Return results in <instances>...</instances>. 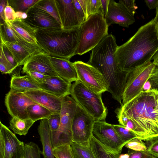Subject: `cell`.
I'll use <instances>...</instances> for the list:
<instances>
[{"instance_id": "cell-1", "label": "cell", "mask_w": 158, "mask_h": 158, "mask_svg": "<svg viewBox=\"0 0 158 158\" xmlns=\"http://www.w3.org/2000/svg\"><path fill=\"white\" fill-rule=\"evenodd\" d=\"M154 18L141 27L126 43L118 46L115 57L118 67L130 72L151 61L158 51V35Z\"/></svg>"}, {"instance_id": "cell-2", "label": "cell", "mask_w": 158, "mask_h": 158, "mask_svg": "<svg viewBox=\"0 0 158 158\" xmlns=\"http://www.w3.org/2000/svg\"><path fill=\"white\" fill-rule=\"evenodd\" d=\"M118 47L114 36L108 35L92 50L87 63L101 73L108 85V92L121 103L130 72L122 71L118 66L115 57Z\"/></svg>"}, {"instance_id": "cell-3", "label": "cell", "mask_w": 158, "mask_h": 158, "mask_svg": "<svg viewBox=\"0 0 158 158\" xmlns=\"http://www.w3.org/2000/svg\"><path fill=\"white\" fill-rule=\"evenodd\" d=\"M121 107L150 139L158 136V90L143 91Z\"/></svg>"}, {"instance_id": "cell-4", "label": "cell", "mask_w": 158, "mask_h": 158, "mask_svg": "<svg viewBox=\"0 0 158 158\" xmlns=\"http://www.w3.org/2000/svg\"><path fill=\"white\" fill-rule=\"evenodd\" d=\"M81 35L80 27L67 31L45 32L38 30V44L50 56L69 60L76 55Z\"/></svg>"}, {"instance_id": "cell-5", "label": "cell", "mask_w": 158, "mask_h": 158, "mask_svg": "<svg viewBox=\"0 0 158 158\" xmlns=\"http://www.w3.org/2000/svg\"><path fill=\"white\" fill-rule=\"evenodd\" d=\"M109 26L104 17L96 14L81 24V35L76 55H82L95 48L108 34Z\"/></svg>"}, {"instance_id": "cell-6", "label": "cell", "mask_w": 158, "mask_h": 158, "mask_svg": "<svg viewBox=\"0 0 158 158\" xmlns=\"http://www.w3.org/2000/svg\"><path fill=\"white\" fill-rule=\"evenodd\" d=\"M70 95L77 104L96 122L106 121L108 110L103 102L101 94L89 89L78 79L72 85Z\"/></svg>"}, {"instance_id": "cell-7", "label": "cell", "mask_w": 158, "mask_h": 158, "mask_svg": "<svg viewBox=\"0 0 158 158\" xmlns=\"http://www.w3.org/2000/svg\"><path fill=\"white\" fill-rule=\"evenodd\" d=\"M77 104L69 95L61 98L60 114V123L58 129L50 131V137L53 149L73 142L72 123Z\"/></svg>"}, {"instance_id": "cell-8", "label": "cell", "mask_w": 158, "mask_h": 158, "mask_svg": "<svg viewBox=\"0 0 158 158\" xmlns=\"http://www.w3.org/2000/svg\"><path fill=\"white\" fill-rule=\"evenodd\" d=\"M155 66L149 61L130 72L122 95V105L130 101L143 91Z\"/></svg>"}, {"instance_id": "cell-9", "label": "cell", "mask_w": 158, "mask_h": 158, "mask_svg": "<svg viewBox=\"0 0 158 158\" xmlns=\"http://www.w3.org/2000/svg\"><path fill=\"white\" fill-rule=\"evenodd\" d=\"M95 122L94 119L77 104L72 123L73 142L89 146Z\"/></svg>"}, {"instance_id": "cell-10", "label": "cell", "mask_w": 158, "mask_h": 158, "mask_svg": "<svg viewBox=\"0 0 158 158\" xmlns=\"http://www.w3.org/2000/svg\"><path fill=\"white\" fill-rule=\"evenodd\" d=\"M79 80L88 88L101 94L107 91L108 85L101 73L87 63L77 61L73 62Z\"/></svg>"}, {"instance_id": "cell-11", "label": "cell", "mask_w": 158, "mask_h": 158, "mask_svg": "<svg viewBox=\"0 0 158 158\" xmlns=\"http://www.w3.org/2000/svg\"><path fill=\"white\" fill-rule=\"evenodd\" d=\"M93 135L104 146L116 154H121L126 144L118 135L113 124L106 121L95 122Z\"/></svg>"}, {"instance_id": "cell-12", "label": "cell", "mask_w": 158, "mask_h": 158, "mask_svg": "<svg viewBox=\"0 0 158 158\" xmlns=\"http://www.w3.org/2000/svg\"><path fill=\"white\" fill-rule=\"evenodd\" d=\"M0 158H21L24 156L25 144L0 121Z\"/></svg>"}, {"instance_id": "cell-13", "label": "cell", "mask_w": 158, "mask_h": 158, "mask_svg": "<svg viewBox=\"0 0 158 158\" xmlns=\"http://www.w3.org/2000/svg\"><path fill=\"white\" fill-rule=\"evenodd\" d=\"M26 13L27 17L25 21L39 31L50 32L63 30L61 24L42 10L32 6Z\"/></svg>"}, {"instance_id": "cell-14", "label": "cell", "mask_w": 158, "mask_h": 158, "mask_svg": "<svg viewBox=\"0 0 158 158\" xmlns=\"http://www.w3.org/2000/svg\"><path fill=\"white\" fill-rule=\"evenodd\" d=\"M5 103L9 114L12 117L28 118V107L36 103L25 95L23 91L10 89L6 94Z\"/></svg>"}, {"instance_id": "cell-15", "label": "cell", "mask_w": 158, "mask_h": 158, "mask_svg": "<svg viewBox=\"0 0 158 158\" xmlns=\"http://www.w3.org/2000/svg\"><path fill=\"white\" fill-rule=\"evenodd\" d=\"M62 30L80 27L82 22L75 10L73 0H54Z\"/></svg>"}, {"instance_id": "cell-16", "label": "cell", "mask_w": 158, "mask_h": 158, "mask_svg": "<svg viewBox=\"0 0 158 158\" xmlns=\"http://www.w3.org/2000/svg\"><path fill=\"white\" fill-rule=\"evenodd\" d=\"M30 71L37 72L48 76H58L50 60V56L44 51L32 55L27 60L22 68V73Z\"/></svg>"}, {"instance_id": "cell-17", "label": "cell", "mask_w": 158, "mask_h": 158, "mask_svg": "<svg viewBox=\"0 0 158 158\" xmlns=\"http://www.w3.org/2000/svg\"><path fill=\"white\" fill-rule=\"evenodd\" d=\"M109 26L113 24L128 27L135 22L134 16L120 2L110 0L107 13L105 17Z\"/></svg>"}, {"instance_id": "cell-18", "label": "cell", "mask_w": 158, "mask_h": 158, "mask_svg": "<svg viewBox=\"0 0 158 158\" xmlns=\"http://www.w3.org/2000/svg\"><path fill=\"white\" fill-rule=\"evenodd\" d=\"M23 93L36 103L49 109L53 113H60L61 98L42 90H33Z\"/></svg>"}, {"instance_id": "cell-19", "label": "cell", "mask_w": 158, "mask_h": 158, "mask_svg": "<svg viewBox=\"0 0 158 158\" xmlns=\"http://www.w3.org/2000/svg\"><path fill=\"white\" fill-rule=\"evenodd\" d=\"M72 85L58 76H48L45 81L40 85L42 90L62 98L70 94Z\"/></svg>"}, {"instance_id": "cell-20", "label": "cell", "mask_w": 158, "mask_h": 158, "mask_svg": "<svg viewBox=\"0 0 158 158\" xmlns=\"http://www.w3.org/2000/svg\"><path fill=\"white\" fill-rule=\"evenodd\" d=\"M50 60L58 76L70 83L78 80L73 63L68 59L51 56Z\"/></svg>"}, {"instance_id": "cell-21", "label": "cell", "mask_w": 158, "mask_h": 158, "mask_svg": "<svg viewBox=\"0 0 158 158\" xmlns=\"http://www.w3.org/2000/svg\"><path fill=\"white\" fill-rule=\"evenodd\" d=\"M6 22L12 29L26 41L40 47L36 39L38 29L32 27L22 19H16L11 23Z\"/></svg>"}, {"instance_id": "cell-22", "label": "cell", "mask_w": 158, "mask_h": 158, "mask_svg": "<svg viewBox=\"0 0 158 158\" xmlns=\"http://www.w3.org/2000/svg\"><path fill=\"white\" fill-rule=\"evenodd\" d=\"M43 147L44 158H55L50 137V130L46 119L40 120L37 129Z\"/></svg>"}, {"instance_id": "cell-23", "label": "cell", "mask_w": 158, "mask_h": 158, "mask_svg": "<svg viewBox=\"0 0 158 158\" xmlns=\"http://www.w3.org/2000/svg\"><path fill=\"white\" fill-rule=\"evenodd\" d=\"M10 89L25 91L33 90H42L40 85L28 75L14 76L10 81Z\"/></svg>"}, {"instance_id": "cell-24", "label": "cell", "mask_w": 158, "mask_h": 158, "mask_svg": "<svg viewBox=\"0 0 158 158\" xmlns=\"http://www.w3.org/2000/svg\"><path fill=\"white\" fill-rule=\"evenodd\" d=\"M1 42L6 47L19 66L24 65L32 55L37 52L29 50L18 44L2 40Z\"/></svg>"}, {"instance_id": "cell-25", "label": "cell", "mask_w": 158, "mask_h": 158, "mask_svg": "<svg viewBox=\"0 0 158 158\" xmlns=\"http://www.w3.org/2000/svg\"><path fill=\"white\" fill-rule=\"evenodd\" d=\"M119 124L132 131L137 135L138 138L142 140L147 141L149 138L144 132L139 128L130 118L123 112L121 106L115 110Z\"/></svg>"}, {"instance_id": "cell-26", "label": "cell", "mask_w": 158, "mask_h": 158, "mask_svg": "<svg viewBox=\"0 0 158 158\" xmlns=\"http://www.w3.org/2000/svg\"><path fill=\"white\" fill-rule=\"evenodd\" d=\"M1 40L18 44L25 47L27 42L15 33L5 21H0Z\"/></svg>"}, {"instance_id": "cell-27", "label": "cell", "mask_w": 158, "mask_h": 158, "mask_svg": "<svg viewBox=\"0 0 158 158\" xmlns=\"http://www.w3.org/2000/svg\"><path fill=\"white\" fill-rule=\"evenodd\" d=\"M35 123L31 119L12 117L10 121L9 128L15 134L26 135Z\"/></svg>"}, {"instance_id": "cell-28", "label": "cell", "mask_w": 158, "mask_h": 158, "mask_svg": "<svg viewBox=\"0 0 158 158\" xmlns=\"http://www.w3.org/2000/svg\"><path fill=\"white\" fill-rule=\"evenodd\" d=\"M89 144L95 158H119L120 154L111 151L97 140L93 135L91 137Z\"/></svg>"}, {"instance_id": "cell-29", "label": "cell", "mask_w": 158, "mask_h": 158, "mask_svg": "<svg viewBox=\"0 0 158 158\" xmlns=\"http://www.w3.org/2000/svg\"><path fill=\"white\" fill-rule=\"evenodd\" d=\"M27 110L28 118L35 122L39 120L47 119L53 113L46 108L36 103L29 106Z\"/></svg>"}, {"instance_id": "cell-30", "label": "cell", "mask_w": 158, "mask_h": 158, "mask_svg": "<svg viewBox=\"0 0 158 158\" xmlns=\"http://www.w3.org/2000/svg\"><path fill=\"white\" fill-rule=\"evenodd\" d=\"M70 146L73 158H95L89 145L85 146L73 142Z\"/></svg>"}, {"instance_id": "cell-31", "label": "cell", "mask_w": 158, "mask_h": 158, "mask_svg": "<svg viewBox=\"0 0 158 158\" xmlns=\"http://www.w3.org/2000/svg\"><path fill=\"white\" fill-rule=\"evenodd\" d=\"M33 6L46 12L61 24L54 0H39Z\"/></svg>"}, {"instance_id": "cell-32", "label": "cell", "mask_w": 158, "mask_h": 158, "mask_svg": "<svg viewBox=\"0 0 158 158\" xmlns=\"http://www.w3.org/2000/svg\"><path fill=\"white\" fill-rule=\"evenodd\" d=\"M39 0H8L9 4L15 12L21 11L27 13Z\"/></svg>"}, {"instance_id": "cell-33", "label": "cell", "mask_w": 158, "mask_h": 158, "mask_svg": "<svg viewBox=\"0 0 158 158\" xmlns=\"http://www.w3.org/2000/svg\"><path fill=\"white\" fill-rule=\"evenodd\" d=\"M113 126L119 136L126 144L132 139L137 138L133 131L120 124H113Z\"/></svg>"}, {"instance_id": "cell-34", "label": "cell", "mask_w": 158, "mask_h": 158, "mask_svg": "<svg viewBox=\"0 0 158 158\" xmlns=\"http://www.w3.org/2000/svg\"><path fill=\"white\" fill-rule=\"evenodd\" d=\"M42 152L35 143L30 142L25 144V158H40Z\"/></svg>"}, {"instance_id": "cell-35", "label": "cell", "mask_w": 158, "mask_h": 158, "mask_svg": "<svg viewBox=\"0 0 158 158\" xmlns=\"http://www.w3.org/2000/svg\"><path fill=\"white\" fill-rule=\"evenodd\" d=\"M55 158H73L70 145L61 146L53 149Z\"/></svg>"}, {"instance_id": "cell-36", "label": "cell", "mask_w": 158, "mask_h": 158, "mask_svg": "<svg viewBox=\"0 0 158 158\" xmlns=\"http://www.w3.org/2000/svg\"><path fill=\"white\" fill-rule=\"evenodd\" d=\"M125 146L128 148L135 151H147L145 143L138 138L132 139L128 142Z\"/></svg>"}, {"instance_id": "cell-37", "label": "cell", "mask_w": 158, "mask_h": 158, "mask_svg": "<svg viewBox=\"0 0 158 158\" xmlns=\"http://www.w3.org/2000/svg\"><path fill=\"white\" fill-rule=\"evenodd\" d=\"M51 131H57L59 128L60 123V113H54L47 119Z\"/></svg>"}, {"instance_id": "cell-38", "label": "cell", "mask_w": 158, "mask_h": 158, "mask_svg": "<svg viewBox=\"0 0 158 158\" xmlns=\"http://www.w3.org/2000/svg\"><path fill=\"white\" fill-rule=\"evenodd\" d=\"M147 151L155 157H158V136L146 141Z\"/></svg>"}, {"instance_id": "cell-39", "label": "cell", "mask_w": 158, "mask_h": 158, "mask_svg": "<svg viewBox=\"0 0 158 158\" xmlns=\"http://www.w3.org/2000/svg\"><path fill=\"white\" fill-rule=\"evenodd\" d=\"M101 5V0H88L87 14L88 17L94 14H100Z\"/></svg>"}, {"instance_id": "cell-40", "label": "cell", "mask_w": 158, "mask_h": 158, "mask_svg": "<svg viewBox=\"0 0 158 158\" xmlns=\"http://www.w3.org/2000/svg\"><path fill=\"white\" fill-rule=\"evenodd\" d=\"M5 21L9 23H11L16 19V12L14 9L8 4L4 11Z\"/></svg>"}, {"instance_id": "cell-41", "label": "cell", "mask_w": 158, "mask_h": 158, "mask_svg": "<svg viewBox=\"0 0 158 158\" xmlns=\"http://www.w3.org/2000/svg\"><path fill=\"white\" fill-rule=\"evenodd\" d=\"M129 158H156L147 151H135L129 149Z\"/></svg>"}, {"instance_id": "cell-42", "label": "cell", "mask_w": 158, "mask_h": 158, "mask_svg": "<svg viewBox=\"0 0 158 158\" xmlns=\"http://www.w3.org/2000/svg\"><path fill=\"white\" fill-rule=\"evenodd\" d=\"M25 74L28 75L40 85L45 81L48 76L41 73L34 71H30L26 72Z\"/></svg>"}, {"instance_id": "cell-43", "label": "cell", "mask_w": 158, "mask_h": 158, "mask_svg": "<svg viewBox=\"0 0 158 158\" xmlns=\"http://www.w3.org/2000/svg\"><path fill=\"white\" fill-rule=\"evenodd\" d=\"M151 86V89L158 90V68L155 67L148 79Z\"/></svg>"}, {"instance_id": "cell-44", "label": "cell", "mask_w": 158, "mask_h": 158, "mask_svg": "<svg viewBox=\"0 0 158 158\" xmlns=\"http://www.w3.org/2000/svg\"><path fill=\"white\" fill-rule=\"evenodd\" d=\"M135 0H120L119 2L122 4L127 10L134 16L137 6H136Z\"/></svg>"}, {"instance_id": "cell-45", "label": "cell", "mask_w": 158, "mask_h": 158, "mask_svg": "<svg viewBox=\"0 0 158 158\" xmlns=\"http://www.w3.org/2000/svg\"><path fill=\"white\" fill-rule=\"evenodd\" d=\"M76 11L82 23L86 20L85 13L78 0H73Z\"/></svg>"}, {"instance_id": "cell-46", "label": "cell", "mask_w": 158, "mask_h": 158, "mask_svg": "<svg viewBox=\"0 0 158 158\" xmlns=\"http://www.w3.org/2000/svg\"><path fill=\"white\" fill-rule=\"evenodd\" d=\"M109 1L110 0H101V5L100 15H102L104 18L107 13Z\"/></svg>"}, {"instance_id": "cell-47", "label": "cell", "mask_w": 158, "mask_h": 158, "mask_svg": "<svg viewBox=\"0 0 158 158\" xmlns=\"http://www.w3.org/2000/svg\"><path fill=\"white\" fill-rule=\"evenodd\" d=\"M8 2V0H0V21L5 20L4 11Z\"/></svg>"}, {"instance_id": "cell-48", "label": "cell", "mask_w": 158, "mask_h": 158, "mask_svg": "<svg viewBox=\"0 0 158 158\" xmlns=\"http://www.w3.org/2000/svg\"><path fill=\"white\" fill-rule=\"evenodd\" d=\"M144 1L150 10L156 8L158 5V0H145Z\"/></svg>"}, {"instance_id": "cell-49", "label": "cell", "mask_w": 158, "mask_h": 158, "mask_svg": "<svg viewBox=\"0 0 158 158\" xmlns=\"http://www.w3.org/2000/svg\"><path fill=\"white\" fill-rule=\"evenodd\" d=\"M88 0H78L85 15L86 20L88 18L87 14V3Z\"/></svg>"}, {"instance_id": "cell-50", "label": "cell", "mask_w": 158, "mask_h": 158, "mask_svg": "<svg viewBox=\"0 0 158 158\" xmlns=\"http://www.w3.org/2000/svg\"><path fill=\"white\" fill-rule=\"evenodd\" d=\"M15 12L16 19H20L25 20L27 17V14L25 12L18 11Z\"/></svg>"}, {"instance_id": "cell-51", "label": "cell", "mask_w": 158, "mask_h": 158, "mask_svg": "<svg viewBox=\"0 0 158 158\" xmlns=\"http://www.w3.org/2000/svg\"><path fill=\"white\" fill-rule=\"evenodd\" d=\"M152 59L153 60L152 64L155 67L158 68V51L154 55Z\"/></svg>"}, {"instance_id": "cell-52", "label": "cell", "mask_w": 158, "mask_h": 158, "mask_svg": "<svg viewBox=\"0 0 158 158\" xmlns=\"http://www.w3.org/2000/svg\"><path fill=\"white\" fill-rule=\"evenodd\" d=\"M119 158H129V155L128 153L121 154L119 156Z\"/></svg>"}, {"instance_id": "cell-53", "label": "cell", "mask_w": 158, "mask_h": 158, "mask_svg": "<svg viewBox=\"0 0 158 158\" xmlns=\"http://www.w3.org/2000/svg\"><path fill=\"white\" fill-rule=\"evenodd\" d=\"M156 23H158V5L156 8V15L154 18Z\"/></svg>"}, {"instance_id": "cell-54", "label": "cell", "mask_w": 158, "mask_h": 158, "mask_svg": "<svg viewBox=\"0 0 158 158\" xmlns=\"http://www.w3.org/2000/svg\"><path fill=\"white\" fill-rule=\"evenodd\" d=\"M156 28L157 34L158 35V23H156Z\"/></svg>"}, {"instance_id": "cell-55", "label": "cell", "mask_w": 158, "mask_h": 158, "mask_svg": "<svg viewBox=\"0 0 158 158\" xmlns=\"http://www.w3.org/2000/svg\"><path fill=\"white\" fill-rule=\"evenodd\" d=\"M21 158H25V157L24 156L22 157H21Z\"/></svg>"}, {"instance_id": "cell-56", "label": "cell", "mask_w": 158, "mask_h": 158, "mask_svg": "<svg viewBox=\"0 0 158 158\" xmlns=\"http://www.w3.org/2000/svg\"><path fill=\"white\" fill-rule=\"evenodd\" d=\"M156 158H158V157H156Z\"/></svg>"}]
</instances>
